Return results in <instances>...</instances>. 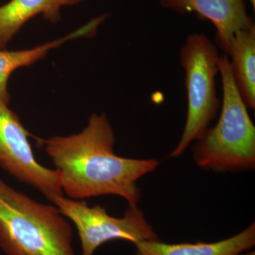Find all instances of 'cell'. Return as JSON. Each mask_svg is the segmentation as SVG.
Returning a JSON list of instances; mask_svg holds the SVG:
<instances>
[{"label":"cell","mask_w":255,"mask_h":255,"mask_svg":"<svg viewBox=\"0 0 255 255\" xmlns=\"http://www.w3.org/2000/svg\"><path fill=\"white\" fill-rule=\"evenodd\" d=\"M107 114H92L79 133L42 140L44 150L60 174L63 194L75 200L114 195L137 204L141 191L139 179L155 170V159L119 157Z\"/></svg>","instance_id":"cell-1"},{"label":"cell","mask_w":255,"mask_h":255,"mask_svg":"<svg viewBox=\"0 0 255 255\" xmlns=\"http://www.w3.org/2000/svg\"><path fill=\"white\" fill-rule=\"evenodd\" d=\"M73 230L54 204L38 202L0 177V248L6 255H76Z\"/></svg>","instance_id":"cell-2"},{"label":"cell","mask_w":255,"mask_h":255,"mask_svg":"<svg viewBox=\"0 0 255 255\" xmlns=\"http://www.w3.org/2000/svg\"><path fill=\"white\" fill-rule=\"evenodd\" d=\"M223 101L219 120L195 141L193 158L200 168L237 172L255 167V127L233 80L229 58L221 55Z\"/></svg>","instance_id":"cell-3"},{"label":"cell","mask_w":255,"mask_h":255,"mask_svg":"<svg viewBox=\"0 0 255 255\" xmlns=\"http://www.w3.org/2000/svg\"><path fill=\"white\" fill-rule=\"evenodd\" d=\"M221 58L217 46L203 33L189 34L179 51L187 93V116L182 136L169 158L179 157L203 136L217 117L221 102L216 88Z\"/></svg>","instance_id":"cell-4"},{"label":"cell","mask_w":255,"mask_h":255,"mask_svg":"<svg viewBox=\"0 0 255 255\" xmlns=\"http://www.w3.org/2000/svg\"><path fill=\"white\" fill-rule=\"evenodd\" d=\"M53 204L76 227L82 255H94L102 245L117 240L135 246L144 241H159L137 204H128L122 218L110 216L102 206L91 207L87 201L64 196L55 199Z\"/></svg>","instance_id":"cell-5"},{"label":"cell","mask_w":255,"mask_h":255,"mask_svg":"<svg viewBox=\"0 0 255 255\" xmlns=\"http://www.w3.org/2000/svg\"><path fill=\"white\" fill-rule=\"evenodd\" d=\"M28 135L18 116L0 99V168L18 182L36 189L53 204L64 196L59 172L36 160Z\"/></svg>","instance_id":"cell-6"},{"label":"cell","mask_w":255,"mask_h":255,"mask_svg":"<svg viewBox=\"0 0 255 255\" xmlns=\"http://www.w3.org/2000/svg\"><path fill=\"white\" fill-rule=\"evenodd\" d=\"M164 9L179 14L196 13L216 28L217 46L228 54L236 32L255 27L244 0H159Z\"/></svg>","instance_id":"cell-7"},{"label":"cell","mask_w":255,"mask_h":255,"mask_svg":"<svg viewBox=\"0 0 255 255\" xmlns=\"http://www.w3.org/2000/svg\"><path fill=\"white\" fill-rule=\"evenodd\" d=\"M255 246V223L227 239L216 243L168 244L159 241L138 243L136 255H237Z\"/></svg>","instance_id":"cell-8"},{"label":"cell","mask_w":255,"mask_h":255,"mask_svg":"<svg viewBox=\"0 0 255 255\" xmlns=\"http://www.w3.org/2000/svg\"><path fill=\"white\" fill-rule=\"evenodd\" d=\"M108 16V14L97 16L67 36L34 47L31 49L16 51L0 50V99L9 104L10 95L7 89L8 80L13 72L18 68L30 66L39 61L45 58L50 50L58 48L66 41L80 37L95 36L99 26Z\"/></svg>","instance_id":"cell-9"},{"label":"cell","mask_w":255,"mask_h":255,"mask_svg":"<svg viewBox=\"0 0 255 255\" xmlns=\"http://www.w3.org/2000/svg\"><path fill=\"white\" fill-rule=\"evenodd\" d=\"M233 80L248 108H255V26L236 32L228 54Z\"/></svg>","instance_id":"cell-10"},{"label":"cell","mask_w":255,"mask_h":255,"mask_svg":"<svg viewBox=\"0 0 255 255\" xmlns=\"http://www.w3.org/2000/svg\"><path fill=\"white\" fill-rule=\"evenodd\" d=\"M42 14L52 22L59 21L55 0H10L0 6V50H4L28 20Z\"/></svg>","instance_id":"cell-11"},{"label":"cell","mask_w":255,"mask_h":255,"mask_svg":"<svg viewBox=\"0 0 255 255\" xmlns=\"http://www.w3.org/2000/svg\"><path fill=\"white\" fill-rule=\"evenodd\" d=\"M83 1L85 0H55V8L57 11L60 12V8L62 6L78 4Z\"/></svg>","instance_id":"cell-12"},{"label":"cell","mask_w":255,"mask_h":255,"mask_svg":"<svg viewBox=\"0 0 255 255\" xmlns=\"http://www.w3.org/2000/svg\"><path fill=\"white\" fill-rule=\"evenodd\" d=\"M237 255H255V251L251 252V253H247V254H243V253H241V254H238Z\"/></svg>","instance_id":"cell-13"},{"label":"cell","mask_w":255,"mask_h":255,"mask_svg":"<svg viewBox=\"0 0 255 255\" xmlns=\"http://www.w3.org/2000/svg\"><path fill=\"white\" fill-rule=\"evenodd\" d=\"M250 1H251V4L253 5V9H254V11H255V0H250Z\"/></svg>","instance_id":"cell-14"}]
</instances>
